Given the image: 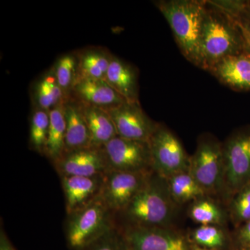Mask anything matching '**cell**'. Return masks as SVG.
I'll return each instance as SVG.
<instances>
[{
	"label": "cell",
	"mask_w": 250,
	"mask_h": 250,
	"mask_svg": "<svg viewBox=\"0 0 250 250\" xmlns=\"http://www.w3.org/2000/svg\"><path fill=\"white\" fill-rule=\"evenodd\" d=\"M179 206L171 197L167 181L153 172L129 205L116 215L118 228H170Z\"/></svg>",
	"instance_id": "6da1fadb"
},
{
	"label": "cell",
	"mask_w": 250,
	"mask_h": 250,
	"mask_svg": "<svg viewBox=\"0 0 250 250\" xmlns=\"http://www.w3.org/2000/svg\"><path fill=\"white\" fill-rule=\"evenodd\" d=\"M200 47V68L207 71L222 59L246 50L234 22L211 1H205Z\"/></svg>",
	"instance_id": "7a4b0ae2"
},
{
	"label": "cell",
	"mask_w": 250,
	"mask_h": 250,
	"mask_svg": "<svg viewBox=\"0 0 250 250\" xmlns=\"http://www.w3.org/2000/svg\"><path fill=\"white\" fill-rule=\"evenodd\" d=\"M154 4L172 29L184 57L200 67V36L205 1L161 0Z\"/></svg>",
	"instance_id": "3957f363"
},
{
	"label": "cell",
	"mask_w": 250,
	"mask_h": 250,
	"mask_svg": "<svg viewBox=\"0 0 250 250\" xmlns=\"http://www.w3.org/2000/svg\"><path fill=\"white\" fill-rule=\"evenodd\" d=\"M116 226V214L100 196L66 214L64 231L67 246L72 250H83Z\"/></svg>",
	"instance_id": "277c9868"
},
{
	"label": "cell",
	"mask_w": 250,
	"mask_h": 250,
	"mask_svg": "<svg viewBox=\"0 0 250 250\" xmlns=\"http://www.w3.org/2000/svg\"><path fill=\"white\" fill-rule=\"evenodd\" d=\"M189 172L206 194L221 196L225 190L223 143L210 134L200 136L196 150L190 157Z\"/></svg>",
	"instance_id": "5b68a950"
},
{
	"label": "cell",
	"mask_w": 250,
	"mask_h": 250,
	"mask_svg": "<svg viewBox=\"0 0 250 250\" xmlns=\"http://www.w3.org/2000/svg\"><path fill=\"white\" fill-rule=\"evenodd\" d=\"M225 190L229 203L242 188L250 183V125L235 131L223 143Z\"/></svg>",
	"instance_id": "8992f818"
},
{
	"label": "cell",
	"mask_w": 250,
	"mask_h": 250,
	"mask_svg": "<svg viewBox=\"0 0 250 250\" xmlns=\"http://www.w3.org/2000/svg\"><path fill=\"white\" fill-rule=\"evenodd\" d=\"M148 143L153 172L167 179L189 170L190 156L178 138L166 125L159 123Z\"/></svg>",
	"instance_id": "52a82bcc"
},
{
	"label": "cell",
	"mask_w": 250,
	"mask_h": 250,
	"mask_svg": "<svg viewBox=\"0 0 250 250\" xmlns=\"http://www.w3.org/2000/svg\"><path fill=\"white\" fill-rule=\"evenodd\" d=\"M109 171L149 172L152 170L149 143L117 136L103 146Z\"/></svg>",
	"instance_id": "ba28073f"
},
{
	"label": "cell",
	"mask_w": 250,
	"mask_h": 250,
	"mask_svg": "<svg viewBox=\"0 0 250 250\" xmlns=\"http://www.w3.org/2000/svg\"><path fill=\"white\" fill-rule=\"evenodd\" d=\"M118 228L123 233L129 250L192 249V244L188 237L170 228L125 227Z\"/></svg>",
	"instance_id": "9c48e42d"
},
{
	"label": "cell",
	"mask_w": 250,
	"mask_h": 250,
	"mask_svg": "<svg viewBox=\"0 0 250 250\" xmlns=\"http://www.w3.org/2000/svg\"><path fill=\"white\" fill-rule=\"evenodd\" d=\"M152 171L125 172L109 171L104 175L101 197L106 206L118 215L129 205L147 182Z\"/></svg>",
	"instance_id": "30bf717a"
},
{
	"label": "cell",
	"mask_w": 250,
	"mask_h": 250,
	"mask_svg": "<svg viewBox=\"0 0 250 250\" xmlns=\"http://www.w3.org/2000/svg\"><path fill=\"white\" fill-rule=\"evenodd\" d=\"M52 165L59 177H95L109 172L103 147L92 146L65 152Z\"/></svg>",
	"instance_id": "8fae6325"
},
{
	"label": "cell",
	"mask_w": 250,
	"mask_h": 250,
	"mask_svg": "<svg viewBox=\"0 0 250 250\" xmlns=\"http://www.w3.org/2000/svg\"><path fill=\"white\" fill-rule=\"evenodd\" d=\"M106 111L118 136L124 139L148 142L159 124L145 113L139 103L126 101Z\"/></svg>",
	"instance_id": "7c38bea8"
},
{
	"label": "cell",
	"mask_w": 250,
	"mask_h": 250,
	"mask_svg": "<svg viewBox=\"0 0 250 250\" xmlns=\"http://www.w3.org/2000/svg\"><path fill=\"white\" fill-rule=\"evenodd\" d=\"M59 177L65 198L66 214L83 208L101 196L104 175Z\"/></svg>",
	"instance_id": "4fadbf2b"
},
{
	"label": "cell",
	"mask_w": 250,
	"mask_h": 250,
	"mask_svg": "<svg viewBox=\"0 0 250 250\" xmlns=\"http://www.w3.org/2000/svg\"><path fill=\"white\" fill-rule=\"evenodd\" d=\"M208 72L231 89L250 91V54L248 51L222 59Z\"/></svg>",
	"instance_id": "5bb4252c"
},
{
	"label": "cell",
	"mask_w": 250,
	"mask_h": 250,
	"mask_svg": "<svg viewBox=\"0 0 250 250\" xmlns=\"http://www.w3.org/2000/svg\"><path fill=\"white\" fill-rule=\"evenodd\" d=\"M70 97L81 103L103 108L105 111L126 102L104 80L77 81Z\"/></svg>",
	"instance_id": "9a60e30c"
},
{
	"label": "cell",
	"mask_w": 250,
	"mask_h": 250,
	"mask_svg": "<svg viewBox=\"0 0 250 250\" xmlns=\"http://www.w3.org/2000/svg\"><path fill=\"white\" fill-rule=\"evenodd\" d=\"M104 81L126 102L140 103L138 70L129 62L113 54Z\"/></svg>",
	"instance_id": "2e32d148"
},
{
	"label": "cell",
	"mask_w": 250,
	"mask_h": 250,
	"mask_svg": "<svg viewBox=\"0 0 250 250\" xmlns=\"http://www.w3.org/2000/svg\"><path fill=\"white\" fill-rule=\"evenodd\" d=\"M63 107L66 123L65 152L91 146L89 131L80 103L70 97L64 103Z\"/></svg>",
	"instance_id": "e0dca14e"
},
{
	"label": "cell",
	"mask_w": 250,
	"mask_h": 250,
	"mask_svg": "<svg viewBox=\"0 0 250 250\" xmlns=\"http://www.w3.org/2000/svg\"><path fill=\"white\" fill-rule=\"evenodd\" d=\"M68 98L59 86L52 67L37 79L31 86L32 107L49 111L64 104Z\"/></svg>",
	"instance_id": "ac0fdd59"
},
{
	"label": "cell",
	"mask_w": 250,
	"mask_h": 250,
	"mask_svg": "<svg viewBox=\"0 0 250 250\" xmlns=\"http://www.w3.org/2000/svg\"><path fill=\"white\" fill-rule=\"evenodd\" d=\"M80 103L89 131L92 146L103 147L118 136L115 125L107 112L103 108Z\"/></svg>",
	"instance_id": "d6986e66"
},
{
	"label": "cell",
	"mask_w": 250,
	"mask_h": 250,
	"mask_svg": "<svg viewBox=\"0 0 250 250\" xmlns=\"http://www.w3.org/2000/svg\"><path fill=\"white\" fill-rule=\"evenodd\" d=\"M76 52L78 57L77 81L104 80L113 54L100 47H89Z\"/></svg>",
	"instance_id": "ffe728a7"
},
{
	"label": "cell",
	"mask_w": 250,
	"mask_h": 250,
	"mask_svg": "<svg viewBox=\"0 0 250 250\" xmlns=\"http://www.w3.org/2000/svg\"><path fill=\"white\" fill-rule=\"evenodd\" d=\"M188 215L195 223L201 225L225 227L229 220L228 208L210 195L197 199L189 207Z\"/></svg>",
	"instance_id": "44dd1931"
},
{
	"label": "cell",
	"mask_w": 250,
	"mask_h": 250,
	"mask_svg": "<svg viewBox=\"0 0 250 250\" xmlns=\"http://www.w3.org/2000/svg\"><path fill=\"white\" fill-rule=\"evenodd\" d=\"M49 129L48 141L45 156L52 164L58 160L65 152V123L63 104L49 111Z\"/></svg>",
	"instance_id": "7402d4cb"
},
{
	"label": "cell",
	"mask_w": 250,
	"mask_h": 250,
	"mask_svg": "<svg viewBox=\"0 0 250 250\" xmlns=\"http://www.w3.org/2000/svg\"><path fill=\"white\" fill-rule=\"evenodd\" d=\"M166 179L171 197L179 207L187 203L191 204L197 199L207 195L189 170L179 172Z\"/></svg>",
	"instance_id": "603a6c76"
},
{
	"label": "cell",
	"mask_w": 250,
	"mask_h": 250,
	"mask_svg": "<svg viewBox=\"0 0 250 250\" xmlns=\"http://www.w3.org/2000/svg\"><path fill=\"white\" fill-rule=\"evenodd\" d=\"M211 2L234 22L243 38L245 48L250 54V1H211Z\"/></svg>",
	"instance_id": "cb8c5ba5"
},
{
	"label": "cell",
	"mask_w": 250,
	"mask_h": 250,
	"mask_svg": "<svg viewBox=\"0 0 250 250\" xmlns=\"http://www.w3.org/2000/svg\"><path fill=\"white\" fill-rule=\"evenodd\" d=\"M49 111L32 107L29 120V148L45 156L49 129Z\"/></svg>",
	"instance_id": "d4e9b609"
},
{
	"label": "cell",
	"mask_w": 250,
	"mask_h": 250,
	"mask_svg": "<svg viewBox=\"0 0 250 250\" xmlns=\"http://www.w3.org/2000/svg\"><path fill=\"white\" fill-rule=\"evenodd\" d=\"M192 245L210 250H223L229 244V237L223 226L200 225L189 237Z\"/></svg>",
	"instance_id": "484cf974"
},
{
	"label": "cell",
	"mask_w": 250,
	"mask_h": 250,
	"mask_svg": "<svg viewBox=\"0 0 250 250\" xmlns=\"http://www.w3.org/2000/svg\"><path fill=\"white\" fill-rule=\"evenodd\" d=\"M52 68L59 86L67 98H70L78 77L77 52L62 54L57 59Z\"/></svg>",
	"instance_id": "4316f807"
},
{
	"label": "cell",
	"mask_w": 250,
	"mask_h": 250,
	"mask_svg": "<svg viewBox=\"0 0 250 250\" xmlns=\"http://www.w3.org/2000/svg\"><path fill=\"white\" fill-rule=\"evenodd\" d=\"M229 220L235 228L250 220V183L247 184L231 197L228 205Z\"/></svg>",
	"instance_id": "83f0119b"
},
{
	"label": "cell",
	"mask_w": 250,
	"mask_h": 250,
	"mask_svg": "<svg viewBox=\"0 0 250 250\" xmlns=\"http://www.w3.org/2000/svg\"><path fill=\"white\" fill-rule=\"evenodd\" d=\"M82 250H129L121 229L116 227Z\"/></svg>",
	"instance_id": "f1b7e54d"
},
{
	"label": "cell",
	"mask_w": 250,
	"mask_h": 250,
	"mask_svg": "<svg viewBox=\"0 0 250 250\" xmlns=\"http://www.w3.org/2000/svg\"><path fill=\"white\" fill-rule=\"evenodd\" d=\"M236 229L234 241L237 248H250V220Z\"/></svg>",
	"instance_id": "f546056e"
},
{
	"label": "cell",
	"mask_w": 250,
	"mask_h": 250,
	"mask_svg": "<svg viewBox=\"0 0 250 250\" xmlns=\"http://www.w3.org/2000/svg\"><path fill=\"white\" fill-rule=\"evenodd\" d=\"M0 250H16L5 233L2 227H1L0 230Z\"/></svg>",
	"instance_id": "4dcf8cb0"
},
{
	"label": "cell",
	"mask_w": 250,
	"mask_h": 250,
	"mask_svg": "<svg viewBox=\"0 0 250 250\" xmlns=\"http://www.w3.org/2000/svg\"><path fill=\"white\" fill-rule=\"evenodd\" d=\"M192 250H210L205 249V248H200V247L195 246V245H192Z\"/></svg>",
	"instance_id": "1f68e13d"
},
{
	"label": "cell",
	"mask_w": 250,
	"mask_h": 250,
	"mask_svg": "<svg viewBox=\"0 0 250 250\" xmlns=\"http://www.w3.org/2000/svg\"><path fill=\"white\" fill-rule=\"evenodd\" d=\"M234 250H250V248H237Z\"/></svg>",
	"instance_id": "d6a6232c"
}]
</instances>
